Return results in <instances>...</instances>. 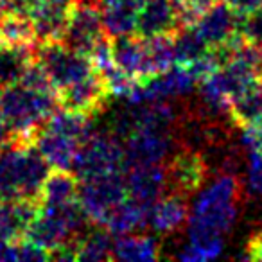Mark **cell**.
<instances>
[{"mask_svg": "<svg viewBox=\"0 0 262 262\" xmlns=\"http://www.w3.org/2000/svg\"><path fill=\"white\" fill-rule=\"evenodd\" d=\"M244 203V185L237 174L217 172L198 190L187 225V244L176 253L185 262L217 258L235 226Z\"/></svg>", "mask_w": 262, "mask_h": 262, "instance_id": "obj_1", "label": "cell"}, {"mask_svg": "<svg viewBox=\"0 0 262 262\" xmlns=\"http://www.w3.org/2000/svg\"><path fill=\"white\" fill-rule=\"evenodd\" d=\"M51 165L31 142L13 140L0 147V200H33L40 194Z\"/></svg>", "mask_w": 262, "mask_h": 262, "instance_id": "obj_2", "label": "cell"}, {"mask_svg": "<svg viewBox=\"0 0 262 262\" xmlns=\"http://www.w3.org/2000/svg\"><path fill=\"white\" fill-rule=\"evenodd\" d=\"M56 92L34 90L22 83L2 88L0 92V115L11 127L15 140L31 142L36 129L58 110Z\"/></svg>", "mask_w": 262, "mask_h": 262, "instance_id": "obj_3", "label": "cell"}, {"mask_svg": "<svg viewBox=\"0 0 262 262\" xmlns=\"http://www.w3.org/2000/svg\"><path fill=\"white\" fill-rule=\"evenodd\" d=\"M88 217L84 215L79 200L63 207H43L40 205L24 239L38 244L49 253L67 243L76 241L88 228Z\"/></svg>", "mask_w": 262, "mask_h": 262, "instance_id": "obj_4", "label": "cell"}, {"mask_svg": "<svg viewBox=\"0 0 262 262\" xmlns=\"http://www.w3.org/2000/svg\"><path fill=\"white\" fill-rule=\"evenodd\" d=\"M124 169L122 142L110 131H90V135L79 144L70 171L77 180L117 172Z\"/></svg>", "mask_w": 262, "mask_h": 262, "instance_id": "obj_5", "label": "cell"}, {"mask_svg": "<svg viewBox=\"0 0 262 262\" xmlns=\"http://www.w3.org/2000/svg\"><path fill=\"white\" fill-rule=\"evenodd\" d=\"M34 59L45 70L54 90H61L95 72L86 54L67 47L63 41H41L34 47Z\"/></svg>", "mask_w": 262, "mask_h": 262, "instance_id": "obj_6", "label": "cell"}, {"mask_svg": "<svg viewBox=\"0 0 262 262\" xmlns=\"http://www.w3.org/2000/svg\"><path fill=\"white\" fill-rule=\"evenodd\" d=\"M127 198L124 169L117 172L81 180L77 200L88 221L102 226L108 214Z\"/></svg>", "mask_w": 262, "mask_h": 262, "instance_id": "obj_7", "label": "cell"}, {"mask_svg": "<svg viewBox=\"0 0 262 262\" xmlns=\"http://www.w3.org/2000/svg\"><path fill=\"white\" fill-rule=\"evenodd\" d=\"M108 36L102 26L101 0H72L61 41L67 47L90 56L99 40Z\"/></svg>", "mask_w": 262, "mask_h": 262, "instance_id": "obj_8", "label": "cell"}, {"mask_svg": "<svg viewBox=\"0 0 262 262\" xmlns=\"http://www.w3.org/2000/svg\"><path fill=\"white\" fill-rule=\"evenodd\" d=\"M180 149L172 129H139L122 140L124 167L162 165Z\"/></svg>", "mask_w": 262, "mask_h": 262, "instance_id": "obj_9", "label": "cell"}, {"mask_svg": "<svg viewBox=\"0 0 262 262\" xmlns=\"http://www.w3.org/2000/svg\"><path fill=\"white\" fill-rule=\"evenodd\" d=\"M183 26H187L183 0H142L135 34L142 38L172 36Z\"/></svg>", "mask_w": 262, "mask_h": 262, "instance_id": "obj_10", "label": "cell"}, {"mask_svg": "<svg viewBox=\"0 0 262 262\" xmlns=\"http://www.w3.org/2000/svg\"><path fill=\"white\" fill-rule=\"evenodd\" d=\"M167 190L190 198L205 185L208 178V165L201 153L180 147L164 165Z\"/></svg>", "mask_w": 262, "mask_h": 262, "instance_id": "obj_11", "label": "cell"}, {"mask_svg": "<svg viewBox=\"0 0 262 262\" xmlns=\"http://www.w3.org/2000/svg\"><path fill=\"white\" fill-rule=\"evenodd\" d=\"M56 97H58L61 108L94 117L106 106L110 92L106 88L104 81H102L101 74L95 70L94 74H90L84 79L58 90Z\"/></svg>", "mask_w": 262, "mask_h": 262, "instance_id": "obj_12", "label": "cell"}, {"mask_svg": "<svg viewBox=\"0 0 262 262\" xmlns=\"http://www.w3.org/2000/svg\"><path fill=\"white\" fill-rule=\"evenodd\" d=\"M110 40H112V58L117 69H120L133 79L153 76L146 38L133 33L110 38Z\"/></svg>", "mask_w": 262, "mask_h": 262, "instance_id": "obj_13", "label": "cell"}, {"mask_svg": "<svg viewBox=\"0 0 262 262\" xmlns=\"http://www.w3.org/2000/svg\"><path fill=\"white\" fill-rule=\"evenodd\" d=\"M194 27L203 36L208 47H219L239 34V15L221 0L201 13L194 22Z\"/></svg>", "mask_w": 262, "mask_h": 262, "instance_id": "obj_14", "label": "cell"}, {"mask_svg": "<svg viewBox=\"0 0 262 262\" xmlns=\"http://www.w3.org/2000/svg\"><path fill=\"white\" fill-rule=\"evenodd\" d=\"M189 221V198L182 194L165 190L157 201L149 207L147 226L155 233L169 235L176 233Z\"/></svg>", "mask_w": 262, "mask_h": 262, "instance_id": "obj_15", "label": "cell"}, {"mask_svg": "<svg viewBox=\"0 0 262 262\" xmlns=\"http://www.w3.org/2000/svg\"><path fill=\"white\" fill-rule=\"evenodd\" d=\"M124 180L127 196L147 207L167 190L164 165H127L124 167Z\"/></svg>", "mask_w": 262, "mask_h": 262, "instance_id": "obj_16", "label": "cell"}, {"mask_svg": "<svg viewBox=\"0 0 262 262\" xmlns=\"http://www.w3.org/2000/svg\"><path fill=\"white\" fill-rule=\"evenodd\" d=\"M40 203L33 200H0V239L16 243L24 239Z\"/></svg>", "mask_w": 262, "mask_h": 262, "instance_id": "obj_17", "label": "cell"}, {"mask_svg": "<svg viewBox=\"0 0 262 262\" xmlns=\"http://www.w3.org/2000/svg\"><path fill=\"white\" fill-rule=\"evenodd\" d=\"M72 0H41L31 13L38 43L41 41H61Z\"/></svg>", "mask_w": 262, "mask_h": 262, "instance_id": "obj_18", "label": "cell"}, {"mask_svg": "<svg viewBox=\"0 0 262 262\" xmlns=\"http://www.w3.org/2000/svg\"><path fill=\"white\" fill-rule=\"evenodd\" d=\"M31 144L40 151L41 157L51 165V169H69L70 171L76 151L81 142L41 126L33 135Z\"/></svg>", "mask_w": 262, "mask_h": 262, "instance_id": "obj_19", "label": "cell"}, {"mask_svg": "<svg viewBox=\"0 0 262 262\" xmlns=\"http://www.w3.org/2000/svg\"><path fill=\"white\" fill-rule=\"evenodd\" d=\"M142 0H101L102 26L110 38L133 34Z\"/></svg>", "mask_w": 262, "mask_h": 262, "instance_id": "obj_20", "label": "cell"}, {"mask_svg": "<svg viewBox=\"0 0 262 262\" xmlns=\"http://www.w3.org/2000/svg\"><path fill=\"white\" fill-rule=\"evenodd\" d=\"M147 214L149 207L140 201L127 196L122 200L104 219L102 226L113 235H124V233L140 232L147 226Z\"/></svg>", "mask_w": 262, "mask_h": 262, "instance_id": "obj_21", "label": "cell"}, {"mask_svg": "<svg viewBox=\"0 0 262 262\" xmlns=\"http://www.w3.org/2000/svg\"><path fill=\"white\" fill-rule=\"evenodd\" d=\"M160 250V243L155 235L140 232L124 233V235H117L113 241V260H158L162 257Z\"/></svg>", "mask_w": 262, "mask_h": 262, "instance_id": "obj_22", "label": "cell"}, {"mask_svg": "<svg viewBox=\"0 0 262 262\" xmlns=\"http://www.w3.org/2000/svg\"><path fill=\"white\" fill-rule=\"evenodd\" d=\"M79 180L69 169H52L41 187L40 205L43 207H63L77 201Z\"/></svg>", "mask_w": 262, "mask_h": 262, "instance_id": "obj_23", "label": "cell"}, {"mask_svg": "<svg viewBox=\"0 0 262 262\" xmlns=\"http://www.w3.org/2000/svg\"><path fill=\"white\" fill-rule=\"evenodd\" d=\"M34 61V45H9L0 41V90L20 83Z\"/></svg>", "mask_w": 262, "mask_h": 262, "instance_id": "obj_24", "label": "cell"}, {"mask_svg": "<svg viewBox=\"0 0 262 262\" xmlns=\"http://www.w3.org/2000/svg\"><path fill=\"white\" fill-rule=\"evenodd\" d=\"M113 241L115 235L104 226L95 225V228H86L76 239V260H113Z\"/></svg>", "mask_w": 262, "mask_h": 262, "instance_id": "obj_25", "label": "cell"}, {"mask_svg": "<svg viewBox=\"0 0 262 262\" xmlns=\"http://www.w3.org/2000/svg\"><path fill=\"white\" fill-rule=\"evenodd\" d=\"M172 49H174V63L190 65L203 54H207L210 47L198 33L194 24H187L172 34Z\"/></svg>", "mask_w": 262, "mask_h": 262, "instance_id": "obj_26", "label": "cell"}, {"mask_svg": "<svg viewBox=\"0 0 262 262\" xmlns=\"http://www.w3.org/2000/svg\"><path fill=\"white\" fill-rule=\"evenodd\" d=\"M0 41L9 45H27L33 47L38 43L34 24L29 15L9 11L0 20Z\"/></svg>", "mask_w": 262, "mask_h": 262, "instance_id": "obj_27", "label": "cell"}, {"mask_svg": "<svg viewBox=\"0 0 262 262\" xmlns=\"http://www.w3.org/2000/svg\"><path fill=\"white\" fill-rule=\"evenodd\" d=\"M262 115V81L246 90L232 101L230 117L235 127H243L255 122Z\"/></svg>", "mask_w": 262, "mask_h": 262, "instance_id": "obj_28", "label": "cell"}, {"mask_svg": "<svg viewBox=\"0 0 262 262\" xmlns=\"http://www.w3.org/2000/svg\"><path fill=\"white\" fill-rule=\"evenodd\" d=\"M239 34L253 45H262V8L239 16Z\"/></svg>", "mask_w": 262, "mask_h": 262, "instance_id": "obj_29", "label": "cell"}, {"mask_svg": "<svg viewBox=\"0 0 262 262\" xmlns=\"http://www.w3.org/2000/svg\"><path fill=\"white\" fill-rule=\"evenodd\" d=\"M246 190L251 196L262 198V151H248Z\"/></svg>", "mask_w": 262, "mask_h": 262, "instance_id": "obj_30", "label": "cell"}, {"mask_svg": "<svg viewBox=\"0 0 262 262\" xmlns=\"http://www.w3.org/2000/svg\"><path fill=\"white\" fill-rule=\"evenodd\" d=\"M217 2H221V0H183V4H185V22L194 24L201 13L210 9Z\"/></svg>", "mask_w": 262, "mask_h": 262, "instance_id": "obj_31", "label": "cell"}, {"mask_svg": "<svg viewBox=\"0 0 262 262\" xmlns=\"http://www.w3.org/2000/svg\"><path fill=\"white\" fill-rule=\"evenodd\" d=\"M239 258L246 260H262V228L255 232L248 239V244L244 246V253L239 255Z\"/></svg>", "mask_w": 262, "mask_h": 262, "instance_id": "obj_32", "label": "cell"}, {"mask_svg": "<svg viewBox=\"0 0 262 262\" xmlns=\"http://www.w3.org/2000/svg\"><path fill=\"white\" fill-rule=\"evenodd\" d=\"M223 2H226L239 16L262 8V0H223Z\"/></svg>", "mask_w": 262, "mask_h": 262, "instance_id": "obj_33", "label": "cell"}, {"mask_svg": "<svg viewBox=\"0 0 262 262\" xmlns=\"http://www.w3.org/2000/svg\"><path fill=\"white\" fill-rule=\"evenodd\" d=\"M41 0H8L9 11L22 13V15H31Z\"/></svg>", "mask_w": 262, "mask_h": 262, "instance_id": "obj_34", "label": "cell"}, {"mask_svg": "<svg viewBox=\"0 0 262 262\" xmlns=\"http://www.w3.org/2000/svg\"><path fill=\"white\" fill-rule=\"evenodd\" d=\"M0 260H18L16 243H8L0 239Z\"/></svg>", "mask_w": 262, "mask_h": 262, "instance_id": "obj_35", "label": "cell"}, {"mask_svg": "<svg viewBox=\"0 0 262 262\" xmlns=\"http://www.w3.org/2000/svg\"><path fill=\"white\" fill-rule=\"evenodd\" d=\"M15 140V135H13L11 127L8 126V122L4 120V117L0 115V147L8 146L9 142Z\"/></svg>", "mask_w": 262, "mask_h": 262, "instance_id": "obj_36", "label": "cell"}, {"mask_svg": "<svg viewBox=\"0 0 262 262\" xmlns=\"http://www.w3.org/2000/svg\"><path fill=\"white\" fill-rule=\"evenodd\" d=\"M9 11V6H8V0H0V20L4 18L6 13Z\"/></svg>", "mask_w": 262, "mask_h": 262, "instance_id": "obj_37", "label": "cell"}]
</instances>
